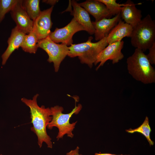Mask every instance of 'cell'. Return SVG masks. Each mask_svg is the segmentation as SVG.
I'll use <instances>...</instances> for the list:
<instances>
[{
  "label": "cell",
  "instance_id": "obj_1",
  "mask_svg": "<svg viewBox=\"0 0 155 155\" xmlns=\"http://www.w3.org/2000/svg\"><path fill=\"white\" fill-rule=\"evenodd\" d=\"M38 94L35 95L32 99L25 98H21V101L30 109L31 123L33 125L31 129L36 135L38 144L41 148L43 142L47 145L48 148H53L51 138L46 132L47 126L52 120L50 108H46L44 105L41 106L37 103Z\"/></svg>",
  "mask_w": 155,
  "mask_h": 155
},
{
  "label": "cell",
  "instance_id": "obj_2",
  "mask_svg": "<svg viewBox=\"0 0 155 155\" xmlns=\"http://www.w3.org/2000/svg\"><path fill=\"white\" fill-rule=\"evenodd\" d=\"M126 63L128 73L135 80L144 84L155 82V69L141 49H135Z\"/></svg>",
  "mask_w": 155,
  "mask_h": 155
},
{
  "label": "cell",
  "instance_id": "obj_13",
  "mask_svg": "<svg viewBox=\"0 0 155 155\" xmlns=\"http://www.w3.org/2000/svg\"><path fill=\"white\" fill-rule=\"evenodd\" d=\"M124 4L120 12L121 18L133 28L142 20V11L136 7L138 4H135L131 0H127Z\"/></svg>",
  "mask_w": 155,
  "mask_h": 155
},
{
  "label": "cell",
  "instance_id": "obj_15",
  "mask_svg": "<svg viewBox=\"0 0 155 155\" xmlns=\"http://www.w3.org/2000/svg\"><path fill=\"white\" fill-rule=\"evenodd\" d=\"M26 34L16 26L13 28L7 43L8 46L6 51L1 56L2 65H5L13 51L21 47Z\"/></svg>",
  "mask_w": 155,
  "mask_h": 155
},
{
  "label": "cell",
  "instance_id": "obj_16",
  "mask_svg": "<svg viewBox=\"0 0 155 155\" xmlns=\"http://www.w3.org/2000/svg\"><path fill=\"white\" fill-rule=\"evenodd\" d=\"M133 30L131 25L121 19L107 36L106 42L109 44L121 41L125 37H130Z\"/></svg>",
  "mask_w": 155,
  "mask_h": 155
},
{
  "label": "cell",
  "instance_id": "obj_25",
  "mask_svg": "<svg viewBox=\"0 0 155 155\" xmlns=\"http://www.w3.org/2000/svg\"><path fill=\"white\" fill-rule=\"evenodd\" d=\"M94 155H123V154L121 155H115L109 153H96Z\"/></svg>",
  "mask_w": 155,
  "mask_h": 155
},
{
  "label": "cell",
  "instance_id": "obj_26",
  "mask_svg": "<svg viewBox=\"0 0 155 155\" xmlns=\"http://www.w3.org/2000/svg\"><path fill=\"white\" fill-rule=\"evenodd\" d=\"M0 155H3L2 154H1Z\"/></svg>",
  "mask_w": 155,
  "mask_h": 155
},
{
  "label": "cell",
  "instance_id": "obj_14",
  "mask_svg": "<svg viewBox=\"0 0 155 155\" xmlns=\"http://www.w3.org/2000/svg\"><path fill=\"white\" fill-rule=\"evenodd\" d=\"M73 10H69L71 14L85 28V31L90 35L94 34L95 29L88 12L74 0L70 1Z\"/></svg>",
  "mask_w": 155,
  "mask_h": 155
},
{
  "label": "cell",
  "instance_id": "obj_19",
  "mask_svg": "<svg viewBox=\"0 0 155 155\" xmlns=\"http://www.w3.org/2000/svg\"><path fill=\"white\" fill-rule=\"evenodd\" d=\"M126 131L130 133H133L135 132L140 133L144 135L147 139L150 146L153 145L154 142L150 139V133L151 131L149 124L148 118L146 117L143 123L139 127L135 129L130 128L126 130Z\"/></svg>",
  "mask_w": 155,
  "mask_h": 155
},
{
  "label": "cell",
  "instance_id": "obj_17",
  "mask_svg": "<svg viewBox=\"0 0 155 155\" xmlns=\"http://www.w3.org/2000/svg\"><path fill=\"white\" fill-rule=\"evenodd\" d=\"M38 41L37 35L32 31L25 35L21 47L26 52L35 53L38 48Z\"/></svg>",
  "mask_w": 155,
  "mask_h": 155
},
{
  "label": "cell",
  "instance_id": "obj_24",
  "mask_svg": "<svg viewBox=\"0 0 155 155\" xmlns=\"http://www.w3.org/2000/svg\"><path fill=\"white\" fill-rule=\"evenodd\" d=\"M57 0H43V2H44L48 4H49L52 5L55 4L57 1Z\"/></svg>",
  "mask_w": 155,
  "mask_h": 155
},
{
  "label": "cell",
  "instance_id": "obj_22",
  "mask_svg": "<svg viewBox=\"0 0 155 155\" xmlns=\"http://www.w3.org/2000/svg\"><path fill=\"white\" fill-rule=\"evenodd\" d=\"M149 52L146 55L147 58L151 65L155 64V42L148 49Z\"/></svg>",
  "mask_w": 155,
  "mask_h": 155
},
{
  "label": "cell",
  "instance_id": "obj_5",
  "mask_svg": "<svg viewBox=\"0 0 155 155\" xmlns=\"http://www.w3.org/2000/svg\"><path fill=\"white\" fill-rule=\"evenodd\" d=\"M130 38L132 45L144 52L155 42V21L150 14L133 28Z\"/></svg>",
  "mask_w": 155,
  "mask_h": 155
},
{
  "label": "cell",
  "instance_id": "obj_9",
  "mask_svg": "<svg viewBox=\"0 0 155 155\" xmlns=\"http://www.w3.org/2000/svg\"><path fill=\"white\" fill-rule=\"evenodd\" d=\"M53 7L52 6L41 11L39 15L33 21L32 31L36 34L39 40L46 38L51 33L50 29L53 24L51 15Z\"/></svg>",
  "mask_w": 155,
  "mask_h": 155
},
{
  "label": "cell",
  "instance_id": "obj_3",
  "mask_svg": "<svg viewBox=\"0 0 155 155\" xmlns=\"http://www.w3.org/2000/svg\"><path fill=\"white\" fill-rule=\"evenodd\" d=\"M74 99L75 106L69 113H63L64 108L61 106L56 105L50 108L52 118L47 128L51 129L53 127H56L58 129V132L56 137L57 140L62 138L65 134L71 138H73L74 136L73 131L75 128L77 121L71 123L70 119L73 114H78L82 108V106L81 104H79L78 106L76 105L78 98H74Z\"/></svg>",
  "mask_w": 155,
  "mask_h": 155
},
{
  "label": "cell",
  "instance_id": "obj_12",
  "mask_svg": "<svg viewBox=\"0 0 155 155\" xmlns=\"http://www.w3.org/2000/svg\"><path fill=\"white\" fill-rule=\"evenodd\" d=\"M78 3L94 17L95 21L104 18H110L112 16L105 5L98 0H87Z\"/></svg>",
  "mask_w": 155,
  "mask_h": 155
},
{
  "label": "cell",
  "instance_id": "obj_23",
  "mask_svg": "<svg viewBox=\"0 0 155 155\" xmlns=\"http://www.w3.org/2000/svg\"><path fill=\"white\" fill-rule=\"evenodd\" d=\"M79 147L78 146L75 149L67 152L65 155H83L79 153Z\"/></svg>",
  "mask_w": 155,
  "mask_h": 155
},
{
  "label": "cell",
  "instance_id": "obj_11",
  "mask_svg": "<svg viewBox=\"0 0 155 155\" xmlns=\"http://www.w3.org/2000/svg\"><path fill=\"white\" fill-rule=\"evenodd\" d=\"M120 19V13L112 18H104L98 21L92 22L95 29V40L98 41L107 36Z\"/></svg>",
  "mask_w": 155,
  "mask_h": 155
},
{
  "label": "cell",
  "instance_id": "obj_10",
  "mask_svg": "<svg viewBox=\"0 0 155 155\" xmlns=\"http://www.w3.org/2000/svg\"><path fill=\"white\" fill-rule=\"evenodd\" d=\"M22 1L19 0L11 11V14L16 26L26 34L29 33L32 30L33 22L23 6Z\"/></svg>",
  "mask_w": 155,
  "mask_h": 155
},
{
  "label": "cell",
  "instance_id": "obj_4",
  "mask_svg": "<svg viewBox=\"0 0 155 155\" xmlns=\"http://www.w3.org/2000/svg\"><path fill=\"white\" fill-rule=\"evenodd\" d=\"M107 36L93 42H92L93 38L90 36L85 42L72 44L68 47L69 51L67 56L72 58L78 57L82 63L86 64L91 68L98 55L108 44L106 42Z\"/></svg>",
  "mask_w": 155,
  "mask_h": 155
},
{
  "label": "cell",
  "instance_id": "obj_20",
  "mask_svg": "<svg viewBox=\"0 0 155 155\" xmlns=\"http://www.w3.org/2000/svg\"><path fill=\"white\" fill-rule=\"evenodd\" d=\"M106 6L112 16H115L120 13L122 7L124 3L119 4L116 0H98Z\"/></svg>",
  "mask_w": 155,
  "mask_h": 155
},
{
  "label": "cell",
  "instance_id": "obj_21",
  "mask_svg": "<svg viewBox=\"0 0 155 155\" xmlns=\"http://www.w3.org/2000/svg\"><path fill=\"white\" fill-rule=\"evenodd\" d=\"M19 0H0V23L5 14L11 11Z\"/></svg>",
  "mask_w": 155,
  "mask_h": 155
},
{
  "label": "cell",
  "instance_id": "obj_7",
  "mask_svg": "<svg viewBox=\"0 0 155 155\" xmlns=\"http://www.w3.org/2000/svg\"><path fill=\"white\" fill-rule=\"evenodd\" d=\"M82 30L85 31V30L73 18L67 25L61 28H56L54 31L51 32L49 36L55 43L61 42V44L67 46L71 45L73 44V35L76 32Z\"/></svg>",
  "mask_w": 155,
  "mask_h": 155
},
{
  "label": "cell",
  "instance_id": "obj_18",
  "mask_svg": "<svg viewBox=\"0 0 155 155\" xmlns=\"http://www.w3.org/2000/svg\"><path fill=\"white\" fill-rule=\"evenodd\" d=\"M39 0H26L22 1V5L27 13L33 21L40 14Z\"/></svg>",
  "mask_w": 155,
  "mask_h": 155
},
{
  "label": "cell",
  "instance_id": "obj_6",
  "mask_svg": "<svg viewBox=\"0 0 155 155\" xmlns=\"http://www.w3.org/2000/svg\"><path fill=\"white\" fill-rule=\"evenodd\" d=\"M38 46L47 53L49 56L47 61L53 63L55 71L58 72L61 62L68 55L69 51V47L65 44L55 43L49 36L39 40Z\"/></svg>",
  "mask_w": 155,
  "mask_h": 155
},
{
  "label": "cell",
  "instance_id": "obj_8",
  "mask_svg": "<svg viewBox=\"0 0 155 155\" xmlns=\"http://www.w3.org/2000/svg\"><path fill=\"white\" fill-rule=\"evenodd\" d=\"M124 44L123 40L109 44L98 55L96 61L94 64L96 65L100 63L96 68L98 70L108 60L112 61L113 64L118 63L124 57L121 50Z\"/></svg>",
  "mask_w": 155,
  "mask_h": 155
}]
</instances>
